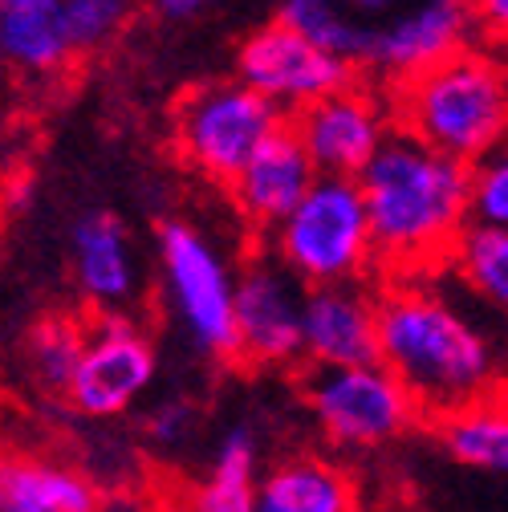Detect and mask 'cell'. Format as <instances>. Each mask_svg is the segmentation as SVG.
<instances>
[{"instance_id": "cell-1", "label": "cell", "mask_w": 508, "mask_h": 512, "mask_svg": "<svg viewBox=\"0 0 508 512\" xmlns=\"http://www.w3.org/2000/svg\"><path fill=\"white\" fill-rule=\"evenodd\" d=\"M378 362L411 395L419 415H448L456 407L496 399L500 358L492 338L472 317L423 281L391 285L374 301Z\"/></svg>"}, {"instance_id": "cell-2", "label": "cell", "mask_w": 508, "mask_h": 512, "mask_svg": "<svg viewBox=\"0 0 508 512\" xmlns=\"http://www.w3.org/2000/svg\"><path fill=\"white\" fill-rule=\"evenodd\" d=\"M370 224L374 261L419 273L452 256L468 228V167L395 131L354 175Z\"/></svg>"}, {"instance_id": "cell-3", "label": "cell", "mask_w": 508, "mask_h": 512, "mask_svg": "<svg viewBox=\"0 0 508 512\" xmlns=\"http://www.w3.org/2000/svg\"><path fill=\"white\" fill-rule=\"evenodd\" d=\"M395 131L464 167L488 159L508 122L504 66L480 49H464L439 66L403 78L395 94Z\"/></svg>"}, {"instance_id": "cell-4", "label": "cell", "mask_w": 508, "mask_h": 512, "mask_svg": "<svg viewBox=\"0 0 508 512\" xmlns=\"http://www.w3.org/2000/svg\"><path fill=\"white\" fill-rule=\"evenodd\" d=\"M273 252V261L305 289L358 281L374 265L358 183L317 175L305 200L273 228Z\"/></svg>"}, {"instance_id": "cell-5", "label": "cell", "mask_w": 508, "mask_h": 512, "mask_svg": "<svg viewBox=\"0 0 508 512\" xmlns=\"http://www.w3.org/2000/svg\"><path fill=\"white\" fill-rule=\"evenodd\" d=\"M159 252V281L163 301L179 330L192 338L196 350L212 358H236V330H232V289L236 269L228 256L183 220H167L155 236Z\"/></svg>"}, {"instance_id": "cell-6", "label": "cell", "mask_w": 508, "mask_h": 512, "mask_svg": "<svg viewBox=\"0 0 508 512\" xmlns=\"http://www.w3.org/2000/svg\"><path fill=\"white\" fill-rule=\"evenodd\" d=\"M305 407L317 431L342 452L387 447L419 423V407L383 362L313 370L305 382Z\"/></svg>"}, {"instance_id": "cell-7", "label": "cell", "mask_w": 508, "mask_h": 512, "mask_svg": "<svg viewBox=\"0 0 508 512\" xmlns=\"http://www.w3.org/2000/svg\"><path fill=\"white\" fill-rule=\"evenodd\" d=\"M285 126V114L240 82H216L187 94L179 106L175 139L183 159L208 179L232 183V175Z\"/></svg>"}, {"instance_id": "cell-8", "label": "cell", "mask_w": 508, "mask_h": 512, "mask_svg": "<svg viewBox=\"0 0 508 512\" xmlns=\"http://www.w3.org/2000/svg\"><path fill=\"white\" fill-rule=\"evenodd\" d=\"M155 346L131 313H98L94 334H86V350L70 378V407L90 419H114L131 411L155 382Z\"/></svg>"}, {"instance_id": "cell-9", "label": "cell", "mask_w": 508, "mask_h": 512, "mask_svg": "<svg viewBox=\"0 0 508 512\" xmlns=\"http://www.w3.org/2000/svg\"><path fill=\"white\" fill-rule=\"evenodd\" d=\"M236 82L248 86L252 94H261L265 102H273L281 114L285 110L297 114L309 102H322L326 94L354 86V66L273 21L240 45Z\"/></svg>"}, {"instance_id": "cell-10", "label": "cell", "mask_w": 508, "mask_h": 512, "mask_svg": "<svg viewBox=\"0 0 508 512\" xmlns=\"http://www.w3.org/2000/svg\"><path fill=\"white\" fill-rule=\"evenodd\" d=\"M301 301L305 285L273 256L248 261L232 289L236 358H252L257 366H289L301 358Z\"/></svg>"}, {"instance_id": "cell-11", "label": "cell", "mask_w": 508, "mask_h": 512, "mask_svg": "<svg viewBox=\"0 0 508 512\" xmlns=\"http://www.w3.org/2000/svg\"><path fill=\"white\" fill-rule=\"evenodd\" d=\"M289 131L297 135L317 175L354 179L391 135V122H387V110L366 90L346 86L338 94H326L322 102H309L305 110H297Z\"/></svg>"}, {"instance_id": "cell-12", "label": "cell", "mask_w": 508, "mask_h": 512, "mask_svg": "<svg viewBox=\"0 0 508 512\" xmlns=\"http://www.w3.org/2000/svg\"><path fill=\"white\" fill-rule=\"evenodd\" d=\"M472 33L476 21L468 0H419L415 9L391 17L387 25H370L362 61L403 82L472 49Z\"/></svg>"}, {"instance_id": "cell-13", "label": "cell", "mask_w": 508, "mask_h": 512, "mask_svg": "<svg viewBox=\"0 0 508 512\" xmlns=\"http://www.w3.org/2000/svg\"><path fill=\"white\" fill-rule=\"evenodd\" d=\"M301 358H309L313 370L378 362L374 297L362 289V281L305 289V301H301Z\"/></svg>"}, {"instance_id": "cell-14", "label": "cell", "mask_w": 508, "mask_h": 512, "mask_svg": "<svg viewBox=\"0 0 508 512\" xmlns=\"http://www.w3.org/2000/svg\"><path fill=\"white\" fill-rule=\"evenodd\" d=\"M317 171L309 155L301 151L297 135L289 131V122L252 155L236 175H232V204L252 228H277L313 187Z\"/></svg>"}, {"instance_id": "cell-15", "label": "cell", "mask_w": 508, "mask_h": 512, "mask_svg": "<svg viewBox=\"0 0 508 512\" xmlns=\"http://www.w3.org/2000/svg\"><path fill=\"white\" fill-rule=\"evenodd\" d=\"M74 281L98 313H131L139 256L126 224L110 212H90L74 224Z\"/></svg>"}, {"instance_id": "cell-16", "label": "cell", "mask_w": 508, "mask_h": 512, "mask_svg": "<svg viewBox=\"0 0 508 512\" xmlns=\"http://www.w3.org/2000/svg\"><path fill=\"white\" fill-rule=\"evenodd\" d=\"M252 512H358V488L326 456H285L257 472Z\"/></svg>"}, {"instance_id": "cell-17", "label": "cell", "mask_w": 508, "mask_h": 512, "mask_svg": "<svg viewBox=\"0 0 508 512\" xmlns=\"http://www.w3.org/2000/svg\"><path fill=\"white\" fill-rule=\"evenodd\" d=\"M98 484L70 468L25 452H0V512H98Z\"/></svg>"}, {"instance_id": "cell-18", "label": "cell", "mask_w": 508, "mask_h": 512, "mask_svg": "<svg viewBox=\"0 0 508 512\" xmlns=\"http://www.w3.org/2000/svg\"><path fill=\"white\" fill-rule=\"evenodd\" d=\"M61 0H0V61L25 74H53L70 61Z\"/></svg>"}, {"instance_id": "cell-19", "label": "cell", "mask_w": 508, "mask_h": 512, "mask_svg": "<svg viewBox=\"0 0 508 512\" xmlns=\"http://www.w3.org/2000/svg\"><path fill=\"white\" fill-rule=\"evenodd\" d=\"M435 439L443 456L472 472L500 476L508 468V415L496 399H480L435 419Z\"/></svg>"}, {"instance_id": "cell-20", "label": "cell", "mask_w": 508, "mask_h": 512, "mask_svg": "<svg viewBox=\"0 0 508 512\" xmlns=\"http://www.w3.org/2000/svg\"><path fill=\"white\" fill-rule=\"evenodd\" d=\"M257 435L248 427L224 431L208 476L196 484L187 512H252V484H257Z\"/></svg>"}, {"instance_id": "cell-21", "label": "cell", "mask_w": 508, "mask_h": 512, "mask_svg": "<svg viewBox=\"0 0 508 512\" xmlns=\"http://www.w3.org/2000/svg\"><path fill=\"white\" fill-rule=\"evenodd\" d=\"M277 25L297 33V37H305L317 49L350 61V66L366 57L370 25H362L354 13H346L338 0H281Z\"/></svg>"}, {"instance_id": "cell-22", "label": "cell", "mask_w": 508, "mask_h": 512, "mask_svg": "<svg viewBox=\"0 0 508 512\" xmlns=\"http://www.w3.org/2000/svg\"><path fill=\"white\" fill-rule=\"evenodd\" d=\"M82 350H86V330L74 317H49V322L33 326L25 338V370L33 387L49 399H66Z\"/></svg>"}, {"instance_id": "cell-23", "label": "cell", "mask_w": 508, "mask_h": 512, "mask_svg": "<svg viewBox=\"0 0 508 512\" xmlns=\"http://www.w3.org/2000/svg\"><path fill=\"white\" fill-rule=\"evenodd\" d=\"M448 261L460 269V277L492 305H508V232L504 228H480L468 224Z\"/></svg>"}, {"instance_id": "cell-24", "label": "cell", "mask_w": 508, "mask_h": 512, "mask_svg": "<svg viewBox=\"0 0 508 512\" xmlns=\"http://www.w3.org/2000/svg\"><path fill=\"white\" fill-rule=\"evenodd\" d=\"M139 0H61V25H66L70 53H90L114 41L126 21L135 17Z\"/></svg>"}, {"instance_id": "cell-25", "label": "cell", "mask_w": 508, "mask_h": 512, "mask_svg": "<svg viewBox=\"0 0 508 512\" xmlns=\"http://www.w3.org/2000/svg\"><path fill=\"white\" fill-rule=\"evenodd\" d=\"M508 220V159L488 155L468 167V224L504 228Z\"/></svg>"}, {"instance_id": "cell-26", "label": "cell", "mask_w": 508, "mask_h": 512, "mask_svg": "<svg viewBox=\"0 0 508 512\" xmlns=\"http://www.w3.org/2000/svg\"><path fill=\"white\" fill-rule=\"evenodd\" d=\"M196 423H200L196 403L175 395V399H159V403L147 411L143 431H147V439L159 443V447H183L187 439H192Z\"/></svg>"}, {"instance_id": "cell-27", "label": "cell", "mask_w": 508, "mask_h": 512, "mask_svg": "<svg viewBox=\"0 0 508 512\" xmlns=\"http://www.w3.org/2000/svg\"><path fill=\"white\" fill-rule=\"evenodd\" d=\"M468 9H472V21L492 29L496 37H504L508 29V0H468Z\"/></svg>"}, {"instance_id": "cell-28", "label": "cell", "mask_w": 508, "mask_h": 512, "mask_svg": "<svg viewBox=\"0 0 508 512\" xmlns=\"http://www.w3.org/2000/svg\"><path fill=\"white\" fill-rule=\"evenodd\" d=\"M208 5H212V0H155V9H159L163 17H171V21H187V17L204 13Z\"/></svg>"}, {"instance_id": "cell-29", "label": "cell", "mask_w": 508, "mask_h": 512, "mask_svg": "<svg viewBox=\"0 0 508 512\" xmlns=\"http://www.w3.org/2000/svg\"><path fill=\"white\" fill-rule=\"evenodd\" d=\"M338 5L354 17H374V13H387L391 5H399V0H338Z\"/></svg>"}]
</instances>
